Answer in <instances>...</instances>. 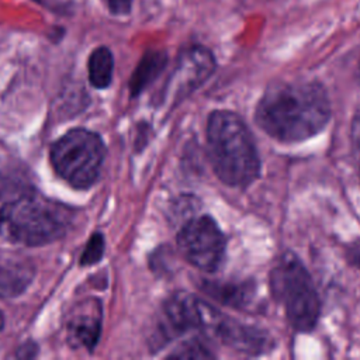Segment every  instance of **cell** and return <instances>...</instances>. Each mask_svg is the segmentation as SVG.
<instances>
[{
    "mask_svg": "<svg viewBox=\"0 0 360 360\" xmlns=\"http://www.w3.org/2000/svg\"><path fill=\"white\" fill-rule=\"evenodd\" d=\"M207 333L235 350L250 354L263 353L271 346V339L264 330L229 319L222 314L217 315Z\"/></svg>",
    "mask_w": 360,
    "mask_h": 360,
    "instance_id": "cell-9",
    "label": "cell"
},
{
    "mask_svg": "<svg viewBox=\"0 0 360 360\" xmlns=\"http://www.w3.org/2000/svg\"><path fill=\"white\" fill-rule=\"evenodd\" d=\"M204 290L212 295L215 300L232 304V305H242L246 301V297L249 291L245 288V285H238V284H219V283H205Z\"/></svg>",
    "mask_w": 360,
    "mask_h": 360,
    "instance_id": "cell-14",
    "label": "cell"
},
{
    "mask_svg": "<svg viewBox=\"0 0 360 360\" xmlns=\"http://www.w3.org/2000/svg\"><path fill=\"white\" fill-rule=\"evenodd\" d=\"M214 70L215 59L210 49L194 45L181 51L169 82V90L174 100H181L200 87Z\"/></svg>",
    "mask_w": 360,
    "mask_h": 360,
    "instance_id": "cell-7",
    "label": "cell"
},
{
    "mask_svg": "<svg viewBox=\"0 0 360 360\" xmlns=\"http://www.w3.org/2000/svg\"><path fill=\"white\" fill-rule=\"evenodd\" d=\"M177 245L186 260L204 271H214L225 252L224 233L208 215L190 218L177 233Z\"/></svg>",
    "mask_w": 360,
    "mask_h": 360,
    "instance_id": "cell-6",
    "label": "cell"
},
{
    "mask_svg": "<svg viewBox=\"0 0 360 360\" xmlns=\"http://www.w3.org/2000/svg\"><path fill=\"white\" fill-rule=\"evenodd\" d=\"M34 277L32 263L22 256L0 252V297H15L27 290Z\"/></svg>",
    "mask_w": 360,
    "mask_h": 360,
    "instance_id": "cell-11",
    "label": "cell"
},
{
    "mask_svg": "<svg viewBox=\"0 0 360 360\" xmlns=\"http://www.w3.org/2000/svg\"><path fill=\"white\" fill-rule=\"evenodd\" d=\"M211 305L187 292H176L166 300L162 308L159 333L163 338L186 332L188 329H202L205 316Z\"/></svg>",
    "mask_w": 360,
    "mask_h": 360,
    "instance_id": "cell-8",
    "label": "cell"
},
{
    "mask_svg": "<svg viewBox=\"0 0 360 360\" xmlns=\"http://www.w3.org/2000/svg\"><path fill=\"white\" fill-rule=\"evenodd\" d=\"M104 158L103 139L84 128L68 131L51 148V162L56 174L77 190H86L97 181Z\"/></svg>",
    "mask_w": 360,
    "mask_h": 360,
    "instance_id": "cell-5",
    "label": "cell"
},
{
    "mask_svg": "<svg viewBox=\"0 0 360 360\" xmlns=\"http://www.w3.org/2000/svg\"><path fill=\"white\" fill-rule=\"evenodd\" d=\"M167 63V55L163 51H148L135 68L131 80L129 90L132 96L142 93L165 69Z\"/></svg>",
    "mask_w": 360,
    "mask_h": 360,
    "instance_id": "cell-12",
    "label": "cell"
},
{
    "mask_svg": "<svg viewBox=\"0 0 360 360\" xmlns=\"http://www.w3.org/2000/svg\"><path fill=\"white\" fill-rule=\"evenodd\" d=\"M207 142L214 172L225 184L245 187L257 177L260 160L256 143L238 114L226 110L211 112Z\"/></svg>",
    "mask_w": 360,
    "mask_h": 360,
    "instance_id": "cell-3",
    "label": "cell"
},
{
    "mask_svg": "<svg viewBox=\"0 0 360 360\" xmlns=\"http://www.w3.org/2000/svg\"><path fill=\"white\" fill-rule=\"evenodd\" d=\"M110 11L115 15H125L131 11L132 0H104Z\"/></svg>",
    "mask_w": 360,
    "mask_h": 360,
    "instance_id": "cell-18",
    "label": "cell"
},
{
    "mask_svg": "<svg viewBox=\"0 0 360 360\" xmlns=\"http://www.w3.org/2000/svg\"><path fill=\"white\" fill-rule=\"evenodd\" d=\"M170 357L176 359H210L214 357V354L210 353V350L198 340L186 342L181 345Z\"/></svg>",
    "mask_w": 360,
    "mask_h": 360,
    "instance_id": "cell-16",
    "label": "cell"
},
{
    "mask_svg": "<svg viewBox=\"0 0 360 360\" xmlns=\"http://www.w3.org/2000/svg\"><path fill=\"white\" fill-rule=\"evenodd\" d=\"M271 291L281 302L291 326L300 332L314 329L321 304L311 276L301 260L291 252L278 257L271 270Z\"/></svg>",
    "mask_w": 360,
    "mask_h": 360,
    "instance_id": "cell-4",
    "label": "cell"
},
{
    "mask_svg": "<svg viewBox=\"0 0 360 360\" xmlns=\"http://www.w3.org/2000/svg\"><path fill=\"white\" fill-rule=\"evenodd\" d=\"M101 304L96 298H87L75 305L66 321L69 343L75 347L93 350L101 332Z\"/></svg>",
    "mask_w": 360,
    "mask_h": 360,
    "instance_id": "cell-10",
    "label": "cell"
},
{
    "mask_svg": "<svg viewBox=\"0 0 360 360\" xmlns=\"http://www.w3.org/2000/svg\"><path fill=\"white\" fill-rule=\"evenodd\" d=\"M35 352H37V346L35 345H30V347H27V346H24V349H21L20 352H18V357H34V354H35Z\"/></svg>",
    "mask_w": 360,
    "mask_h": 360,
    "instance_id": "cell-20",
    "label": "cell"
},
{
    "mask_svg": "<svg viewBox=\"0 0 360 360\" xmlns=\"http://www.w3.org/2000/svg\"><path fill=\"white\" fill-rule=\"evenodd\" d=\"M347 260L357 269H360V239L352 242L346 249Z\"/></svg>",
    "mask_w": 360,
    "mask_h": 360,
    "instance_id": "cell-19",
    "label": "cell"
},
{
    "mask_svg": "<svg viewBox=\"0 0 360 360\" xmlns=\"http://www.w3.org/2000/svg\"><path fill=\"white\" fill-rule=\"evenodd\" d=\"M3 325H4V319H3V314L0 312V332H1V329H3Z\"/></svg>",
    "mask_w": 360,
    "mask_h": 360,
    "instance_id": "cell-21",
    "label": "cell"
},
{
    "mask_svg": "<svg viewBox=\"0 0 360 360\" xmlns=\"http://www.w3.org/2000/svg\"><path fill=\"white\" fill-rule=\"evenodd\" d=\"M350 135H352V143H353L354 156H356L357 163H359V176H360V108L356 111V114L353 117Z\"/></svg>",
    "mask_w": 360,
    "mask_h": 360,
    "instance_id": "cell-17",
    "label": "cell"
},
{
    "mask_svg": "<svg viewBox=\"0 0 360 360\" xmlns=\"http://www.w3.org/2000/svg\"><path fill=\"white\" fill-rule=\"evenodd\" d=\"M330 118L326 90L316 82L277 83L256 105V122L280 142H301L316 135Z\"/></svg>",
    "mask_w": 360,
    "mask_h": 360,
    "instance_id": "cell-1",
    "label": "cell"
},
{
    "mask_svg": "<svg viewBox=\"0 0 360 360\" xmlns=\"http://www.w3.org/2000/svg\"><path fill=\"white\" fill-rule=\"evenodd\" d=\"M69 224L68 208L0 170V235L20 245L41 246L62 238Z\"/></svg>",
    "mask_w": 360,
    "mask_h": 360,
    "instance_id": "cell-2",
    "label": "cell"
},
{
    "mask_svg": "<svg viewBox=\"0 0 360 360\" xmlns=\"http://www.w3.org/2000/svg\"><path fill=\"white\" fill-rule=\"evenodd\" d=\"M103 255H104V236L101 233H94L89 239V242L80 256V264L82 266H93L101 260Z\"/></svg>",
    "mask_w": 360,
    "mask_h": 360,
    "instance_id": "cell-15",
    "label": "cell"
},
{
    "mask_svg": "<svg viewBox=\"0 0 360 360\" xmlns=\"http://www.w3.org/2000/svg\"><path fill=\"white\" fill-rule=\"evenodd\" d=\"M89 80L96 89H107L112 80L114 58L107 46L96 48L87 62Z\"/></svg>",
    "mask_w": 360,
    "mask_h": 360,
    "instance_id": "cell-13",
    "label": "cell"
}]
</instances>
